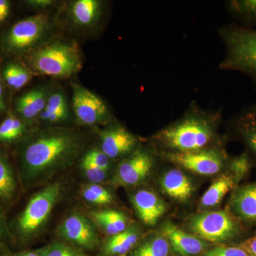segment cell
<instances>
[{
	"label": "cell",
	"instance_id": "obj_1",
	"mask_svg": "<svg viewBox=\"0 0 256 256\" xmlns=\"http://www.w3.org/2000/svg\"><path fill=\"white\" fill-rule=\"evenodd\" d=\"M80 146L78 136L68 130H50L25 139L18 150L24 185L30 186L72 162Z\"/></svg>",
	"mask_w": 256,
	"mask_h": 256
},
{
	"label": "cell",
	"instance_id": "obj_2",
	"mask_svg": "<svg viewBox=\"0 0 256 256\" xmlns=\"http://www.w3.org/2000/svg\"><path fill=\"white\" fill-rule=\"evenodd\" d=\"M220 116L192 106L174 124L154 136L156 142L168 152H190L208 149L216 136Z\"/></svg>",
	"mask_w": 256,
	"mask_h": 256
},
{
	"label": "cell",
	"instance_id": "obj_3",
	"mask_svg": "<svg viewBox=\"0 0 256 256\" xmlns=\"http://www.w3.org/2000/svg\"><path fill=\"white\" fill-rule=\"evenodd\" d=\"M26 66L37 75L68 78L82 68V56L76 43L57 40L40 44L24 56Z\"/></svg>",
	"mask_w": 256,
	"mask_h": 256
},
{
	"label": "cell",
	"instance_id": "obj_4",
	"mask_svg": "<svg viewBox=\"0 0 256 256\" xmlns=\"http://www.w3.org/2000/svg\"><path fill=\"white\" fill-rule=\"evenodd\" d=\"M220 33L226 50L220 68L246 74L256 87V28L234 24Z\"/></svg>",
	"mask_w": 256,
	"mask_h": 256
},
{
	"label": "cell",
	"instance_id": "obj_5",
	"mask_svg": "<svg viewBox=\"0 0 256 256\" xmlns=\"http://www.w3.org/2000/svg\"><path fill=\"white\" fill-rule=\"evenodd\" d=\"M50 20L46 14H37L14 24L3 35L2 50L8 56L26 54L40 46L50 32Z\"/></svg>",
	"mask_w": 256,
	"mask_h": 256
},
{
	"label": "cell",
	"instance_id": "obj_6",
	"mask_svg": "<svg viewBox=\"0 0 256 256\" xmlns=\"http://www.w3.org/2000/svg\"><path fill=\"white\" fill-rule=\"evenodd\" d=\"M62 191L60 184L56 182L32 197L15 224V230L22 240H28L38 233L60 200Z\"/></svg>",
	"mask_w": 256,
	"mask_h": 256
},
{
	"label": "cell",
	"instance_id": "obj_7",
	"mask_svg": "<svg viewBox=\"0 0 256 256\" xmlns=\"http://www.w3.org/2000/svg\"><path fill=\"white\" fill-rule=\"evenodd\" d=\"M188 227L202 240L218 244L237 238L242 232L238 220L225 210L205 212L194 216L188 222Z\"/></svg>",
	"mask_w": 256,
	"mask_h": 256
},
{
	"label": "cell",
	"instance_id": "obj_8",
	"mask_svg": "<svg viewBox=\"0 0 256 256\" xmlns=\"http://www.w3.org/2000/svg\"><path fill=\"white\" fill-rule=\"evenodd\" d=\"M162 156L181 168L205 176L220 172L225 160L223 152L214 148L190 152H166Z\"/></svg>",
	"mask_w": 256,
	"mask_h": 256
},
{
	"label": "cell",
	"instance_id": "obj_9",
	"mask_svg": "<svg viewBox=\"0 0 256 256\" xmlns=\"http://www.w3.org/2000/svg\"><path fill=\"white\" fill-rule=\"evenodd\" d=\"M73 108L77 119L86 126H96L111 120L110 111L104 100L86 88L72 84Z\"/></svg>",
	"mask_w": 256,
	"mask_h": 256
},
{
	"label": "cell",
	"instance_id": "obj_10",
	"mask_svg": "<svg viewBox=\"0 0 256 256\" xmlns=\"http://www.w3.org/2000/svg\"><path fill=\"white\" fill-rule=\"evenodd\" d=\"M153 164L152 156L148 152L137 150L121 162L112 182L118 186L137 185L149 176Z\"/></svg>",
	"mask_w": 256,
	"mask_h": 256
},
{
	"label": "cell",
	"instance_id": "obj_11",
	"mask_svg": "<svg viewBox=\"0 0 256 256\" xmlns=\"http://www.w3.org/2000/svg\"><path fill=\"white\" fill-rule=\"evenodd\" d=\"M58 234L67 242L85 249H92L98 245L95 225L86 217L74 214L60 224Z\"/></svg>",
	"mask_w": 256,
	"mask_h": 256
},
{
	"label": "cell",
	"instance_id": "obj_12",
	"mask_svg": "<svg viewBox=\"0 0 256 256\" xmlns=\"http://www.w3.org/2000/svg\"><path fill=\"white\" fill-rule=\"evenodd\" d=\"M101 150L109 159H116L129 154L137 144V138L126 128L116 124L104 130L100 134Z\"/></svg>",
	"mask_w": 256,
	"mask_h": 256
},
{
	"label": "cell",
	"instance_id": "obj_13",
	"mask_svg": "<svg viewBox=\"0 0 256 256\" xmlns=\"http://www.w3.org/2000/svg\"><path fill=\"white\" fill-rule=\"evenodd\" d=\"M162 234L176 256H196L206 250V244L203 240L184 232L170 222L163 224Z\"/></svg>",
	"mask_w": 256,
	"mask_h": 256
},
{
	"label": "cell",
	"instance_id": "obj_14",
	"mask_svg": "<svg viewBox=\"0 0 256 256\" xmlns=\"http://www.w3.org/2000/svg\"><path fill=\"white\" fill-rule=\"evenodd\" d=\"M138 216L146 225L152 226L166 212L164 202L154 192L142 190L136 192L132 198Z\"/></svg>",
	"mask_w": 256,
	"mask_h": 256
},
{
	"label": "cell",
	"instance_id": "obj_15",
	"mask_svg": "<svg viewBox=\"0 0 256 256\" xmlns=\"http://www.w3.org/2000/svg\"><path fill=\"white\" fill-rule=\"evenodd\" d=\"M48 95L46 87L35 88L24 92L15 102L16 116L24 122L36 118L44 109Z\"/></svg>",
	"mask_w": 256,
	"mask_h": 256
},
{
	"label": "cell",
	"instance_id": "obj_16",
	"mask_svg": "<svg viewBox=\"0 0 256 256\" xmlns=\"http://www.w3.org/2000/svg\"><path fill=\"white\" fill-rule=\"evenodd\" d=\"M160 184L166 195L180 202L188 201L194 192V186L191 180L178 169L166 172L161 178Z\"/></svg>",
	"mask_w": 256,
	"mask_h": 256
},
{
	"label": "cell",
	"instance_id": "obj_17",
	"mask_svg": "<svg viewBox=\"0 0 256 256\" xmlns=\"http://www.w3.org/2000/svg\"><path fill=\"white\" fill-rule=\"evenodd\" d=\"M232 205L239 218L256 223V183L238 188L234 193Z\"/></svg>",
	"mask_w": 256,
	"mask_h": 256
},
{
	"label": "cell",
	"instance_id": "obj_18",
	"mask_svg": "<svg viewBox=\"0 0 256 256\" xmlns=\"http://www.w3.org/2000/svg\"><path fill=\"white\" fill-rule=\"evenodd\" d=\"M234 124L238 136L256 156V105L248 106L240 111Z\"/></svg>",
	"mask_w": 256,
	"mask_h": 256
},
{
	"label": "cell",
	"instance_id": "obj_19",
	"mask_svg": "<svg viewBox=\"0 0 256 256\" xmlns=\"http://www.w3.org/2000/svg\"><path fill=\"white\" fill-rule=\"evenodd\" d=\"M139 238L138 229L130 227L108 239L104 244V252L108 256H126L136 246Z\"/></svg>",
	"mask_w": 256,
	"mask_h": 256
},
{
	"label": "cell",
	"instance_id": "obj_20",
	"mask_svg": "<svg viewBox=\"0 0 256 256\" xmlns=\"http://www.w3.org/2000/svg\"><path fill=\"white\" fill-rule=\"evenodd\" d=\"M18 183L8 156L0 150V204H10L16 197Z\"/></svg>",
	"mask_w": 256,
	"mask_h": 256
},
{
	"label": "cell",
	"instance_id": "obj_21",
	"mask_svg": "<svg viewBox=\"0 0 256 256\" xmlns=\"http://www.w3.org/2000/svg\"><path fill=\"white\" fill-rule=\"evenodd\" d=\"M101 2L98 0H77L70 4V16L78 26L86 28L100 18Z\"/></svg>",
	"mask_w": 256,
	"mask_h": 256
},
{
	"label": "cell",
	"instance_id": "obj_22",
	"mask_svg": "<svg viewBox=\"0 0 256 256\" xmlns=\"http://www.w3.org/2000/svg\"><path fill=\"white\" fill-rule=\"evenodd\" d=\"M69 110L64 92L55 90L48 95L46 106L40 117L44 122L58 124L68 118Z\"/></svg>",
	"mask_w": 256,
	"mask_h": 256
},
{
	"label": "cell",
	"instance_id": "obj_23",
	"mask_svg": "<svg viewBox=\"0 0 256 256\" xmlns=\"http://www.w3.org/2000/svg\"><path fill=\"white\" fill-rule=\"evenodd\" d=\"M1 74L4 84L14 90L22 88L34 76L26 66L16 60H10L1 66Z\"/></svg>",
	"mask_w": 256,
	"mask_h": 256
},
{
	"label": "cell",
	"instance_id": "obj_24",
	"mask_svg": "<svg viewBox=\"0 0 256 256\" xmlns=\"http://www.w3.org/2000/svg\"><path fill=\"white\" fill-rule=\"evenodd\" d=\"M236 180L233 175L224 174L216 180L205 192L201 200V206L210 208L218 205L226 194L234 188Z\"/></svg>",
	"mask_w": 256,
	"mask_h": 256
},
{
	"label": "cell",
	"instance_id": "obj_25",
	"mask_svg": "<svg viewBox=\"0 0 256 256\" xmlns=\"http://www.w3.org/2000/svg\"><path fill=\"white\" fill-rule=\"evenodd\" d=\"M92 218L109 236L116 235L127 229V218L124 214L114 210H104L92 213Z\"/></svg>",
	"mask_w": 256,
	"mask_h": 256
},
{
	"label": "cell",
	"instance_id": "obj_26",
	"mask_svg": "<svg viewBox=\"0 0 256 256\" xmlns=\"http://www.w3.org/2000/svg\"><path fill=\"white\" fill-rule=\"evenodd\" d=\"M171 248L163 234L152 237L138 246L130 256H170Z\"/></svg>",
	"mask_w": 256,
	"mask_h": 256
},
{
	"label": "cell",
	"instance_id": "obj_27",
	"mask_svg": "<svg viewBox=\"0 0 256 256\" xmlns=\"http://www.w3.org/2000/svg\"><path fill=\"white\" fill-rule=\"evenodd\" d=\"M25 122L10 112L0 124V143H12L23 137Z\"/></svg>",
	"mask_w": 256,
	"mask_h": 256
},
{
	"label": "cell",
	"instance_id": "obj_28",
	"mask_svg": "<svg viewBox=\"0 0 256 256\" xmlns=\"http://www.w3.org/2000/svg\"><path fill=\"white\" fill-rule=\"evenodd\" d=\"M228 8L232 14L244 24L256 25V0H233L228 2Z\"/></svg>",
	"mask_w": 256,
	"mask_h": 256
},
{
	"label": "cell",
	"instance_id": "obj_29",
	"mask_svg": "<svg viewBox=\"0 0 256 256\" xmlns=\"http://www.w3.org/2000/svg\"><path fill=\"white\" fill-rule=\"evenodd\" d=\"M250 166H252V162H250V156L246 152L234 158L230 161L229 169L235 178L236 183L238 182L248 174L250 169Z\"/></svg>",
	"mask_w": 256,
	"mask_h": 256
},
{
	"label": "cell",
	"instance_id": "obj_30",
	"mask_svg": "<svg viewBox=\"0 0 256 256\" xmlns=\"http://www.w3.org/2000/svg\"><path fill=\"white\" fill-rule=\"evenodd\" d=\"M80 166H82V171L84 172V174L86 176L88 180L90 182V183L98 184L99 183L102 182L106 180L107 172L96 166L85 156L82 158Z\"/></svg>",
	"mask_w": 256,
	"mask_h": 256
},
{
	"label": "cell",
	"instance_id": "obj_31",
	"mask_svg": "<svg viewBox=\"0 0 256 256\" xmlns=\"http://www.w3.org/2000/svg\"><path fill=\"white\" fill-rule=\"evenodd\" d=\"M203 256H252L240 246L218 244L204 252Z\"/></svg>",
	"mask_w": 256,
	"mask_h": 256
},
{
	"label": "cell",
	"instance_id": "obj_32",
	"mask_svg": "<svg viewBox=\"0 0 256 256\" xmlns=\"http://www.w3.org/2000/svg\"><path fill=\"white\" fill-rule=\"evenodd\" d=\"M41 256H86L77 249L62 242H55L42 249Z\"/></svg>",
	"mask_w": 256,
	"mask_h": 256
},
{
	"label": "cell",
	"instance_id": "obj_33",
	"mask_svg": "<svg viewBox=\"0 0 256 256\" xmlns=\"http://www.w3.org/2000/svg\"><path fill=\"white\" fill-rule=\"evenodd\" d=\"M85 156L100 169L107 172L110 168V159L101 150H92Z\"/></svg>",
	"mask_w": 256,
	"mask_h": 256
},
{
	"label": "cell",
	"instance_id": "obj_34",
	"mask_svg": "<svg viewBox=\"0 0 256 256\" xmlns=\"http://www.w3.org/2000/svg\"><path fill=\"white\" fill-rule=\"evenodd\" d=\"M10 237V232L5 222L4 214L0 207V249H4Z\"/></svg>",
	"mask_w": 256,
	"mask_h": 256
},
{
	"label": "cell",
	"instance_id": "obj_35",
	"mask_svg": "<svg viewBox=\"0 0 256 256\" xmlns=\"http://www.w3.org/2000/svg\"><path fill=\"white\" fill-rule=\"evenodd\" d=\"M239 246L245 249L250 256H256V235L246 239L245 240L240 242Z\"/></svg>",
	"mask_w": 256,
	"mask_h": 256
},
{
	"label": "cell",
	"instance_id": "obj_36",
	"mask_svg": "<svg viewBox=\"0 0 256 256\" xmlns=\"http://www.w3.org/2000/svg\"><path fill=\"white\" fill-rule=\"evenodd\" d=\"M10 2L8 0H0V23L4 22L9 16Z\"/></svg>",
	"mask_w": 256,
	"mask_h": 256
},
{
	"label": "cell",
	"instance_id": "obj_37",
	"mask_svg": "<svg viewBox=\"0 0 256 256\" xmlns=\"http://www.w3.org/2000/svg\"><path fill=\"white\" fill-rule=\"evenodd\" d=\"M4 84V80H3L2 77L1 64H0V114L4 112L6 108Z\"/></svg>",
	"mask_w": 256,
	"mask_h": 256
},
{
	"label": "cell",
	"instance_id": "obj_38",
	"mask_svg": "<svg viewBox=\"0 0 256 256\" xmlns=\"http://www.w3.org/2000/svg\"><path fill=\"white\" fill-rule=\"evenodd\" d=\"M28 5L38 8H44L53 4L52 0H30L26 2Z\"/></svg>",
	"mask_w": 256,
	"mask_h": 256
},
{
	"label": "cell",
	"instance_id": "obj_39",
	"mask_svg": "<svg viewBox=\"0 0 256 256\" xmlns=\"http://www.w3.org/2000/svg\"><path fill=\"white\" fill-rule=\"evenodd\" d=\"M42 249L36 250H31V252H20V254H15L12 256H41Z\"/></svg>",
	"mask_w": 256,
	"mask_h": 256
}]
</instances>
